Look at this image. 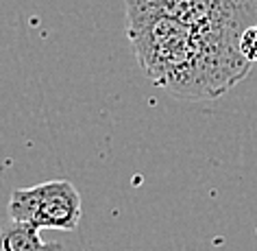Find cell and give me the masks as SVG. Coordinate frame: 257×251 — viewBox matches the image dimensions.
Masks as SVG:
<instances>
[{
	"mask_svg": "<svg viewBox=\"0 0 257 251\" xmlns=\"http://www.w3.org/2000/svg\"><path fill=\"white\" fill-rule=\"evenodd\" d=\"M126 31L144 74L179 99H218L250 70L240 48L209 40L136 0H126Z\"/></svg>",
	"mask_w": 257,
	"mask_h": 251,
	"instance_id": "1",
	"label": "cell"
},
{
	"mask_svg": "<svg viewBox=\"0 0 257 251\" xmlns=\"http://www.w3.org/2000/svg\"><path fill=\"white\" fill-rule=\"evenodd\" d=\"M175 18L196 33L227 46L240 44L242 33L257 24V0H136Z\"/></svg>",
	"mask_w": 257,
	"mask_h": 251,
	"instance_id": "2",
	"label": "cell"
},
{
	"mask_svg": "<svg viewBox=\"0 0 257 251\" xmlns=\"http://www.w3.org/2000/svg\"><path fill=\"white\" fill-rule=\"evenodd\" d=\"M7 212L11 221L29 223L37 229L72 231L81 221V195L68 179H53L16 190Z\"/></svg>",
	"mask_w": 257,
	"mask_h": 251,
	"instance_id": "3",
	"label": "cell"
},
{
	"mask_svg": "<svg viewBox=\"0 0 257 251\" xmlns=\"http://www.w3.org/2000/svg\"><path fill=\"white\" fill-rule=\"evenodd\" d=\"M0 251H63V247L61 242H46L33 225L11 221L0 227Z\"/></svg>",
	"mask_w": 257,
	"mask_h": 251,
	"instance_id": "4",
	"label": "cell"
},
{
	"mask_svg": "<svg viewBox=\"0 0 257 251\" xmlns=\"http://www.w3.org/2000/svg\"><path fill=\"white\" fill-rule=\"evenodd\" d=\"M237 48H240L242 57L248 63H257V24H253V27H248L244 31Z\"/></svg>",
	"mask_w": 257,
	"mask_h": 251,
	"instance_id": "5",
	"label": "cell"
}]
</instances>
